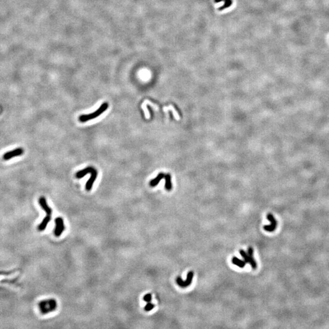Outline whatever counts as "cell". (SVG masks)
I'll use <instances>...</instances> for the list:
<instances>
[{
	"instance_id": "cell-1",
	"label": "cell",
	"mask_w": 329,
	"mask_h": 329,
	"mask_svg": "<svg viewBox=\"0 0 329 329\" xmlns=\"http://www.w3.org/2000/svg\"><path fill=\"white\" fill-rule=\"evenodd\" d=\"M109 107V104L107 103H104L102 105L100 106V107L95 112H93L90 114L87 115H82L79 117V121L82 123H85L88 121L92 120L93 119H96L100 116L103 112H104L105 110Z\"/></svg>"
},
{
	"instance_id": "cell-2",
	"label": "cell",
	"mask_w": 329,
	"mask_h": 329,
	"mask_svg": "<svg viewBox=\"0 0 329 329\" xmlns=\"http://www.w3.org/2000/svg\"><path fill=\"white\" fill-rule=\"evenodd\" d=\"M39 306L43 313H47L57 308V302L54 299H50L40 302Z\"/></svg>"
},
{
	"instance_id": "cell-3",
	"label": "cell",
	"mask_w": 329,
	"mask_h": 329,
	"mask_svg": "<svg viewBox=\"0 0 329 329\" xmlns=\"http://www.w3.org/2000/svg\"><path fill=\"white\" fill-rule=\"evenodd\" d=\"M193 276H194V273L193 271H190L188 273L186 278L185 281H183V280L182 279L181 277H178L176 278V283L181 288H186L191 284Z\"/></svg>"
},
{
	"instance_id": "cell-4",
	"label": "cell",
	"mask_w": 329,
	"mask_h": 329,
	"mask_svg": "<svg viewBox=\"0 0 329 329\" xmlns=\"http://www.w3.org/2000/svg\"><path fill=\"white\" fill-rule=\"evenodd\" d=\"M56 227L54 230V235L56 237H60L65 230V225L63 219L61 217H58L55 220Z\"/></svg>"
},
{
	"instance_id": "cell-5",
	"label": "cell",
	"mask_w": 329,
	"mask_h": 329,
	"mask_svg": "<svg viewBox=\"0 0 329 329\" xmlns=\"http://www.w3.org/2000/svg\"><path fill=\"white\" fill-rule=\"evenodd\" d=\"M239 254L241 255V257L244 259L246 263H249L251 267L254 269H257V264L253 257V255H249L248 253H246V251L243 249L239 250Z\"/></svg>"
},
{
	"instance_id": "cell-6",
	"label": "cell",
	"mask_w": 329,
	"mask_h": 329,
	"mask_svg": "<svg viewBox=\"0 0 329 329\" xmlns=\"http://www.w3.org/2000/svg\"><path fill=\"white\" fill-rule=\"evenodd\" d=\"M267 219L271 222V224H269V225H264L263 226V229H264V230H266L267 232H272L274 231L276 229L277 225V220L275 219V218L274 217V216L272 214H271V213H269L267 215Z\"/></svg>"
},
{
	"instance_id": "cell-7",
	"label": "cell",
	"mask_w": 329,
	"mask_h": 329,
	"mask_svg": "<svg viewBox=\"0 0 329 329\" xmlns=\"http://www.w3.org/2000/svg\"><path fill=\"white\" fill-rule=\"evenodd\" d=\"M23 152H24L23 149L22 148H18L14 149L13 151H11L6 152L3 155L2 158L4 160H8L15 157L22 155Z\"/></svg>"
},
{
	"instance_id": "cell-8",
	"label": "cell",
	"mask_w": 329,
	"mask_h": 329,
	"mask_svg": "<svg viewBox=\"0 0 329 329\" xmlns=\"http://www.w3.org/2000/svg\"><path fill=\"white\" fill-rule=\"evenodd\" d=\"M90 174H91L90 178L89 179V181L87 182V184L85 185V188H86V190L87 191H90L92 190L93 183L96 179L97 175H98V172H97V170L96 169H94L93 168Z\"/></svg>"
},
{
	"instance_id": "cell-9",
	"label": "cell",
	"mask_w": 329,
	"mask_h": 329,
	"mask_svg": "<svg viewBox=\"0 0 329 329\" xmlns=\"http://www.w3.org/2000/svg\"><path fill=\"white\" fill-rule=\"evenodd\" d=\"M39 204L41 208L46 212L47 215H50V216L52 215L53 210L48 205L46 200L45 197L43 196L40 197Z\"/></svg>"
},
{
	"instance_id": "cell-10",
	"label": "cell",
	"mask_w": 329,
	"mask_h": 329,
	"mask_svg": "<svg viewBox=\"0 0 329 329\" xmlns=\"http://www.w3.org/2000/svg\"><path fill=\"white\" fill-rule=\"evenodd\" d=\"M51 220V216L50 215H46V216L45 217V218L43 220V221H41V223L39 225V230L40 231H43L44 230H45V229L46 228L48 224H49V223L50 222Z\"/></svg>"
},
{
	"instance_id": "cell-11",
	"label": "cell",
	"mask_w": 329,
	"mask_h": 329,
	"mask_svg": "<svg viewBox=\"0 0 329 329\" xmlns=\"http://www.w3.org/2000/svg\"><path fill=\"white\" fill-rule=\"evenodd\" d=\"M93 168L92 167H88L85 168H84V170H80V171H78L76 172V177L78 178V179H80L82 177H83L84 176H85V175H87V174H89L91 172V171L92 170V169Z\"/></svg>"
},
{
	"instance_id": "cell-12",
	"label": "cell",
	"mask_w": 329,
	"mask_h": 329,
	"mask_svg": "<svg viewBox=\"0 0 329 329\" xmlns=\"http://www.w3.org/2000/svg\"><path fill=\"white\" fill-rule=\"evenodd\" d=\"M165 175L163 172H160V174H158V176H157L154 179L152 180V181L150 182V183H149L150 186H152V187L156 186L158 184V183L160 182V181L162 179H163V177H165Z\"/></svg>"
},
{
	"instance_id": "cell-13",
	"label": "cell",
	"mask_w": 329,
	"mask_h": 329,
	"mask_svg": "<svg viewBox=\"0 0 329 329\" xmlns=\"http://www.w3.org/2000/svg\"><path fill=\"white\" fill-rule=\"evenodd\" d=\"M224 1V5L221 7H220L218 10L219 11H223L225 9H227V8H229L232 4V0H214L215 2V3H217V2H220L221 1Z\"/></svg>"
},
{
	"instance_id": "cell-14",
	"label": "cell",
	"mask_w": 329,
	"mask_h": 329,
	"mask_svg": "<svg viewBox=\"0 0 329 329\" xmlns=\"http://www.w3.org/2000/svg\"><path fill=\"white\" fill-rule=\"evenodd\" d=\"M232 262L235 264V265H237V266L239 267V268H244L246 265V262L244 260H240L239 259L237 258L236 257H234L232 259Z\"/></svg>"
},
{
	"instance_id": "cell-15",
	"label": "cell",
	"mask_w": 329,
	"mask_h": 329,
	"mask_svg": "<svg viewBox=\"0 0 329 329\" xmlns=\"http://www.w3.org/2000/svg\"><path fill=\"white\" fill-rule=\"evenodd\" d=\"M163 110L165 111V112H167L168 110H171L172 114H173V115L175 119L176 120H179L180 119V117H179V114L177 113V112L176 111V110L175 109V108L172 106V105H170L169 107H165L164 109H163Z\"/></svg>"
},
{
	"instance_id": "cell-16",
	"label": "cell",
	"mask_w": 329,
	"mask_h": 329,
	"mask_svg": "<svg viewBox=\"0 0 329 329\" xmlns=\"http://www.w3.org/2000/svg\"><path fill=\"white\" fill-rule=\"evenodd\" d=\"M165 181H166V184H165V188L167 190L170 191L171 190V188H172V185H171V176L170 174H168L167 175H165Z\"/></svg>"
},
{
	"instance_id": "cell-17",
	"label": "cell",
	"mask_w": 329,
	"mask_h": 329,
	"mask_svg": "<svg viewBox=\"0 0 329 329\" xmlns=\"http://www.w3.org/2000/svg\"><path fill=\"white\" fill-rule=\"evenodd\" d=\"M154 307H155V305L153 304V303H151V302H147V304L145 305L144 309H145V310L146 312H150V311H151Z\"/></svg>"
},
{
	"instance_id": "cell-18",
	"label": "cell",
	"mask_w": 329,
	"mask_h": 329,
	"mask_svg": "<svg viewBox=\"0 0 329 329\" xmlns=\"http://www.w3.org/2000/svg\"><path fill=\"white\" fill-rule=\"evenodd\" d=\"M143 299L146 302H150L151 301V300H152V295H151V294L148 293V294H145L143 298Z\"/></svg>"
}]
</instances>
